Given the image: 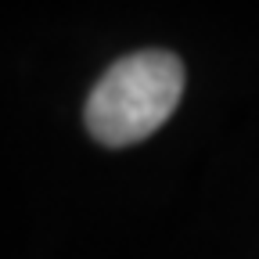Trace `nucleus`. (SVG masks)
Returning a JSON list of instances; mask_svg holds the SVG:
<instances>
[{
    "label": "nucleus",
    "mask_w": 259,
    "mask_h": 259,
    "mask_svg": "<svg viewBox=\"0 0 259 259\" xmlns=\"http://www.w3.org/2000/svg\"><path fill=\"white\" fill-rule=\"evenodd\" d=\"M184 97V61L173 51L148 47L119 58L87 97V134L105 148L151 137Z\"/></svg>",
    "instance_id": "obj_1"
}]
</instances>
